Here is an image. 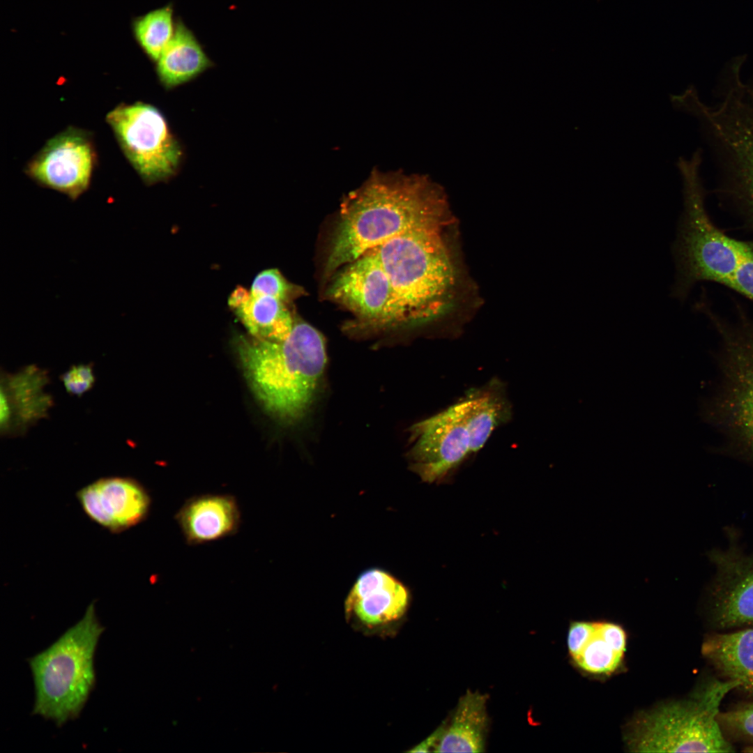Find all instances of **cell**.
<instances>
[{
	"mask_svg": "<svg viewBox=\"0 0 753 753\" xmlns=\"http://www.w3.org/2000/svg\"><path fill=\"white\" fill-rule=\"evenodd\" d=\"M733 680L707 682L690 700L671 703L641 717L629 736L638 752H731L719 720L726 695L737 688Z\"/></svg>",
	"mask_w": 753,
	"mask_h": 753,
	"instance_id": "cell-7",
	"label": "cell"
},
{
	"mask_svg": "<svg viewBox=\"0 0 753 753\" xmlns=\"http://www.w3.org/2000/svg\"><path fill=\"white\" fill-rule=\"evenodd\" d=\"M450 212L443 189L428 176L374 169L343 199L325 275L406 231L446 226Z\"/></svg>",
	"mask_w": 753,
	"mask_h": 753,
	"instance_id": "cell-1",
	"label": "cell"
},
{
	"mask_svg": "<svg viewBox=\"0 0 753 753\" xmlns=\"http://www.w3.org/2000/svg\"><path fill=\"white\" fill-rule=\"evenodd\" d=\"M213 66L193 33L181 22L156 61L158 77L167 89L192 81Z\"/></svg>",
	"mask_w": 753,
	"mask_h": 753,
	"instance_id": "cell-21",
	"label": "cell"
},
{
	"mask_svg": "<svg viewBox=\"0 0 753 753\" xmlns=\"http://www.w3.org/2000/svg\"><path fill=\"white\" fill-rule=\"evenodd\" d=\"M237 348L246 378L266 410L284 423L301 420L314 400L326 365L322 334L295 320L283 340L240 336Z\"/></svg>",
	"mask_w": 753,
	"mask_h": 753,
	"instance_id": "cell-2",
	"label": "cell"
},
{
	"mask_svg": "<svg viewBox=\"0 0 753 753\" xmlns=\"http://www.w3.org/2000/svg\"><path fill=\"white\" fill-rule=\"evenodd\" d=\"M410 469L428 483L440 482L473 454L469 402L465 396L409 429Z\"/></svg>",
	"mask_w": 753,
	"mask_h": 753,
	"instance_id": "cell-9",
	"label": "cell"
},
{
	"mask_svg": "<svg viewBox=\"0 0 753 753\" xmlns=\"http://www.w3.org/2000/svg\"><path fill=\"white\" fill-rule=\"evenodd\" d=\"M702 307L720 337L718 383L703 416L730 453L753 464V319L740 313L733 323Z\"/></svg>",
	"mask_w": 753,
	"mask_h": 753,
	"instance_id": "cell-5",
	"label": "cell"
},
{
	"mask_svg": "<svg viewBox=\"0 0 753 753\" xmlns=\"http://www.w3.org/2000/svg\"><path fill=\"white\" fill-rule=\"evenodd\" d=\"M327 295L353 312L363 324L390 326L391 285L371 250L335 275Z\"/></svg>",
	"mask_w": 753,
	"mask_h": 753,
	"instance_id": "cell-11",
	"label": "cell"
},
{
	"mask_svg": "<svg viewBox=\"0 0 753 753\" xmlns=\"http://www.w3.org/2000/svg\"><path fill=\"white\" fill-rule=\"evenodd\" d=\"M185 542L203 545L234 535L241 524L236 498L229 494H204L186 499L174 515Z\"/></svg>",
	"mask_w": 753,
	"mask_h": 753,
	"instance_id": "cell-17",
	"label": "cell"
},
{
	"mask_svg": "<svg viewBox=\"0 0 753 753\" xmlns=\"http://www.w3.org/2000/svg\"><path fill=\"white\" fill-rule=\"evenodd\" d=\"M172 4L153 10L137 18L134 33L146 55L157 61L172 40L175 30Z\"/></svg>",
	"mask_w": 753,
	"mask_h": 753,
	"instance_id": "cell-23",
	"label": "cell"
},
{
	"mask_svg": "<svg viewBox=\"0 0 753 753\" xmlns=\"http://www.w3.org/2000/svg\"><path fill=\"white\" fill-rule=\"evenodd\" d=\"M715 566L711 585L712 610L720 627H753V552L736 546L710 553Z\"/></svg>",
	"mask_w": 753,
	"mask_h": 753,
	"instance_id": "cell-14",
	"label": "cell"
},
{
	"mask_svg": "<svg viewBox=\"0 0 753 753\" xmlns=\"http://www.w3.org/2000/svg\"><path fill=\"white\" fill-rule=\"evenodd\" d=\"M446 724H443L438 729H436L429 737H427L424 741L414 747L409 752H428L431 751V748H433L434 752L446 729Z\"/></svg>",
	"mask_w": 753,
	"mask_h": 753,
	"instance_id": "cell-30",
	"label": "cell"
},
{
	"mask_svg": "<svg viewBox=\"0 0 753 753\" xmlns=\"http://www.w3.org/2000/svg\"><path fill=\"white\" fill-rule=\"evenodd\" d=\"M487 699L486 694L467 691L459 699L450 724H446L434 752H485L489 724Z\"/></svg>",
	"mask_w": 753,
	"mask_h": 753,
	"instance_id": "cell-19",
	"label": "cell"
},
{
	"mask_svg": "<svg viewBox=\"0 0 753 753\" xmlns=\"http://www.w3.org/2000/svg\"><path fill=\"white\" fill-rule=\"evenodd\" d=\"M596 623L574 622L570 625L568 634V647L570 655L575 659L584 649L595 634Z\"/></svg>",
	"mask_w": 753,
	"mask_h": 753,
	"instance_id": "cell-28",
	"label": "cell"
},
{
	"mask_svg": "<svg viewBox=\"0 0 753 753\" xmlns=\"http://www.w3.org/2000/svg\"><path fill=\"white\" fill-rule=\"evenodd\" d=\"M409 593L387 572L373 568L363 572L353 585L345 602L347 616L373 628L400 619L406 611Z\"/></svg>",
	"mask_w": 753,
	"mask_h": 753,
	"instance_id": "cell-16",
	"label": "cell"
},
{
	"mask_svg": "<svg viewBox=\"0 0 753 753\" xmlns=\"http://www.w3.org/2000/svg\"><path fill=\"white\" fill-rule=\"evenodd\" d=\"M106 120L146 184L167 181L176 175L183 149L157 107L141 102L122 105L108 113Z\"/></svg>",
	"mask_w": 753,
	"mask_h": 753,
	"instance_id": "cell-8",
	"label": "cell"
},
{
	"mask_svg": "<svg viewBox=\"0 0 753 753\" xmlns=\"http://www.w3.org/2000/svg\"><path fill=\"white\" fill-rule=\"evenodd\" d=\"M443 227L411 230L370 250L391 285L390 326L427 321L447 305L455 272L442 238Z\"/></svg>",
	"mask_w": 753,
	"mask_h": 753,
	"instance_id": "cell-4",
	"label": "cell"
},
{
	"mask_svg": "<svg viewBox=\"0 0 753 753\" xmlns=\"http://www.w3.org/2000/svg\"><path fill=\"white\" fill-rule=\"evenodd\" d=\"M719 720L729 731L753 740V703L720 713Z\"/></svg>",
	"mask_w": 753,
	"mask_h": 753,
	"instance_id": "cell-27",
	"label": "cell"
},
{
	"mask_svg": "<svg viewBox=\"0 0 753 753\" xmlns=\"http://www.w3.org/2000/svg\"><path fill=\"white\" fill-rule=\"evenodd\" d=\"M49 382L45 370L34 365L16 373H1L0 429L2 435H20L44 418L52 405L44 388Z\"/></svg>",
	"mask_w": 753,
	"mask_h": 753,
	"instance_id": "cell-15",
	"label": "cell"
},
{
	"mask_svg": "<svg viewBox=\"0 0 753 753\" xmlns=\"http://www.w3.org/2000/svg\"><path fill=\"white\" fill-rule=\"evenodd\" d=\"M250 292L276 298L287 304L302 294V289L289 282L276 268L266 269L254 278Z\"/></svg>",
	"mask_w": 753,
	"mask_h": 753,
	"instance_id": "cell-25",
	"label": "cell"
},
{
	"mask_svg": "<svg viewBox=\"0 0 753 753\" xmlns=\"http://www.w3.org/2000/svg\"><path fill=\"white\" fill-rule=\"evenodd\" d=\"M684 210L673 252L676 280L672 295L684 300L699 282L724 285L753 301V241L733 238L712 221L699 173L683 176Z\"/></svg>",
	"mask_w": 753,
	"mask_h": 753,
	"instance_id": "cell-3",
	"label": "cell"
},
{
	"mask_svg": "<svg viewBox=\"0 0 753 753\" xmlns=\"http://www.w3.org/2000/svg\"><path fill=\"white\" fill-rule=\"evenodd\" d=\"M709 141L722 173L721 191L753 225V100L723 112L710 129Z\"/></svg>",
	"mask_w": 753,
	"mask_h": 753,
	"instance_id": "cell-10",
	"label": "cell"
},
{
	"mask_svg": "<svg viewBox=\"0 0 753 753\" xmlns=\"http://www.w3.org/2000/svg\"><path fill=\"white\" fill-rule=\"evenodd\" d=\"M622 657L601 637L596 623L595 634L574 660L579 667L586 671L607 674L618 667Z\"/></svg>",
	"mask_w": 753,
	"mask_h": 753,
	"instance_id": "cell-24",
	"label": "cell"
},
{
	"mask_svg": "<svg viewBox=\"0 0 753 753\" xmlns=\"http://www.w3.org/2000/svg\"><path fill=\"white\" fill-rule=\"evenodd\" d=\"M93 162L88 137L69 129L46 144L29 163L28 173L39 183L75 200L89 187Z\"/></svg>",
	"mask_w": 753,
	"mask_h": 753,
	"instance_id": "cell-12",
	"label": "cell"
},
{
	"mask_svg": "<svg viewBox=\"0 0 753 753\" xmlns=\"http://www.w3.org/2000/svg\"><path fill=\"white\" fill-rule=\"evenodd\" d=\"M61 380L69 394L79 397L92 388L96 377L91 364H79L62 374Z\"/></svg>",
	"mask_w": 753,
	"mask_h": 753,
	"instance_id": "cell-26",
	"label": "cell"
},
{
	"mask_svg": "<svg viewBox=\"0 0 753 753\" xmlns=\"http://www.w3.org/2000/svg\"><path fill=\"white\" fill-rule=\"evenodd\" d=\"M465 397L470 407L473 452L476 453L484 447L496 428L511 420L512 407L506 387L499 379L469 390Z\"/></svg>",
	"mask_w": 753,
	"mask_h": 753,
	"instance_id": "cell-22",
	"label": "cell"
},
{
	"mask_svg": "<svg viewBox=\"0 0 753 753\" xmlns=\"http://www.w3.org/2000/svg\"><path fill=\"white\" fill-rule=\"evenodd\" d=\"M104 629L91 602L76 624L29 660L35 686L33 714L58 726L79 716L96 683L94 656Z\"/></svg>",
	"mask_w": 753,
	"mask_h": 753,
	"instance_id": "cell-6",
	"label": "cell"
},
{
	"mask_svg": "<svg viewBox=\"0 0 753 753\" xmlns=\"http://www.w3.org/2000/svg\"><path fill=\"white\" fill-rule=\"evenodd\" d=\"M76 497L91 521L113 533L143 522L152 503L143 485L124 476L100 478L78 490Z\"/></svg>",
	"mask_w": 753,
	"mask_h": 753,
	"instance_id": "cell-13",
	"label": "cell"
},
{
	"mask_svg": "<svg viewBox=\"0 0 753 753\" xmlns=\"http://www.w3.org/2000/svg\"><path fill=\"white\" fill-rule=\"evenodd\" d=\"M702 653L727 679L753 696V627L709 636Z\"/></svg>",
	"mask_w": 753,
	"mask_h": 753,
	"instance_id": "cell-20",
	"label": "cell"
},
{
	"mask_svg": "<svg viewBox=\"0 0 753 753\" xmlns=\"http://www.w3.org/2000/svg\"><path fill=\"white\" fill-rule=\"evenodd\" d=\"M228 303L252 337L271 341L286 339L295 320L288 304L272 296L254 294L238 286Z\"/></svg>",
	"mask_w": 753,
	"mask_h": 753,
	"instance_id": "cell-18",
	"label": "cell"
},
{
	"mask_svg": "<svg viewBox=\"0 0 753 753\" xmlns=\"http://www.w3.org/2000/svg\"><path fill=\"white\" fill-rule=\"evenodd\" d=\"M745 751L748 752H753V745L747 747Z\"/></svg>",
	"mask_w": 753,
	"mask_h": 753,
	"instance_id": "cell-31",
	"label": "cell"
},
{
	"mask_svg": "<svg viewBox=\"0 0 753 753\" xmlns=\"http://www.w3.org/2000/svg\"><path fill=\"white\" fill-rule=\"evenodd\" d=\"M598 632L601 637L618 654L625 650L626 637L623 628L614 623H597Z\"/></svg>",
	"mask_w": 753,
	"mask_h": 753,
	"instance_id": "cell-29",
	"label": "cell"
}]
</instances>
